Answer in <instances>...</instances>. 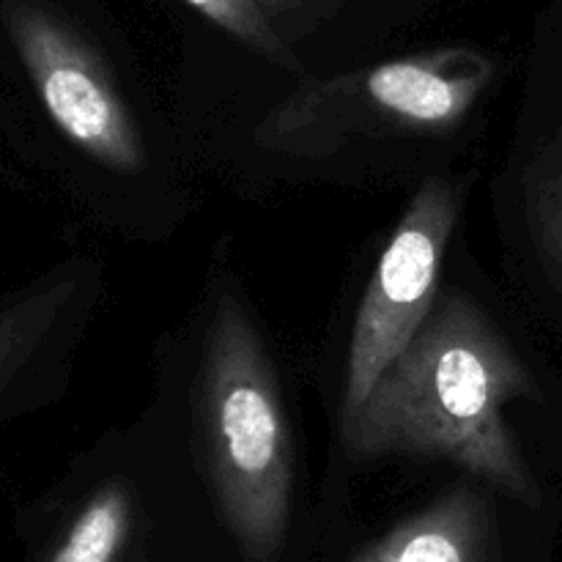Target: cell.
Listing matches in <instances>:
<instances>
[{"label": "cell", "mask_w": 562, "mask_h": 562, "mask_svg": "<svg viewBox=\"0 0 562 562\" xmlns=\"http://www.w3.org/2000/svg\"><path fill=\"white\" fill-rule=\"evenodd\" d=\"M521 395H532V379L514 346L475 300L450 294L346 417L344 437L357 459L450 461L532 503L536 483L505 423Z\"/></svg>", "instance_id": "6da1fadb"}, {"label": "cell", "mask_w": 562, "mask_h": 562, "mask_svg": "<svg viewBox=\"0 0 562 562\" xmlns=\"http://www.w3.org/2000/svg\"><path fill=\"white\" fill-rule=\"evenodd\" d=\"M209 470L228 530L250 562H274L289 530V426L272 366L236 302H223L203 362Z\"/></svg>", "instance_id": "7a4b0ae2"}, {"label": "cell", "mask_w": 562, "mask_h": 562, "mask_svg": "<svg viewBox=\"0 0 562 562\" xmlns=\"http://www.w3.org/2000/svg\"><path fill=\"white\" fill-rule=\"evenodd\" d=\"M456 220L459 195L448 181L428 179L412 198L360 302L346 362L344 420L366 404L379 376L431 316Z\"/></svg>", "instance_id": "3957f363"}, {"label": "cell", "mask_w": 562, "mask_h": 562, "mask_svg": "<svg viewBox=\"0 0 562 562\" xmlns=\"http://www.w3.org/2000/svg\"><path fill=\"white\" fill-rule=\"evenodd\" d=\"M5 22L53 124L104 168L140 170L146 159L140 135L97 53L33 3L11 5Z\"/></svg>", "instance_id": "277c9868"}, {"label": "cell", "mask_w": 562, "mask_h": 562, "mask_svg": "<svg viewBox=\"0 0 562 562\" xmlns=\"http://www.w3.org/2000/svg\"><path fill=\"white\" fill-rule=\"evenodd\" d=\"M494 75L492 60L472 49H442L376 66L362 91L382 113L409 126L448 130L459 124Z\"/></svg>", "instance_id": "5b68a950"}, {"label": "cell", "mask_w": 562, "mask_h": 562, "mask_svg": "<svg viewBox=\"0 0 562 562\" xmlns=\"http://www.w3.org/2000/svg\"><path fill=\"white\" fill-rule=\"evenodd\" d=\"M492 510L472 488H459L362 549L351 562H488Z\"/></svg>", "instance_id": "8992f818"}, {"label": "cell", "mask_w": 562, "mask_h": 562, "mask_svg": "<svg viewBox=\"0 0 562 562\" xmlns=\"http://www.w3.org/2000/svg\"><path fill=\"white\" fill-rule=\"evenodd\" d=\"M130 532L132 497L121 483H110L82 505L49 562H115Z\"/></svg>", "instance_id": "52a82bcc"}, {"label": "cell", "mask_w": 562, "mask_h": 562, "mask_svg": "<svg viewBox=\"0 0 562 562\" xmlns=\"http://www.w3.org/2000/svg\"><path fill=\"white\" fill-rule=\"evenodd\" d=\"M184 3L192 5L206 20H212L217 27H223L225 33L245 42L256 53L267 55L278 64H294L285 44L280 42L274 27L269 25L267 11L261 9L258 0H184Z\"/></svg>", "instance_id": "ba28073f"}, {"label": "cell", "mask_w": 562, "mask_h": 562, "mask_svg": "<svg viewBox=\"0 0 562 562\" xmlns=\"http://www.w3.org/2000/svg\"><path fill=\"white\" fill-rule=\"evenodd\" d=\"M541 223H543V231H547L549 247H552V252L558 256L562 267V173L547 187V190H543Z\"/></svg>", "instance_id": "9c48e42d"}, {"label": "cell", "mask_w": 562, "mask_h": 562, "mask_svg": "<svg viewBox=\"0 0 562 562\" xmlns=\"http://www.w3.org/2000/svg\"><path fill=\"white\" fill-rule=\"evenodd\" d=\"M258 3H261V9L269 14V11L285 9V5H291V3H294V0H258Z\"/></svg>", "instance_id": "30bf717a"}]
</instances>
